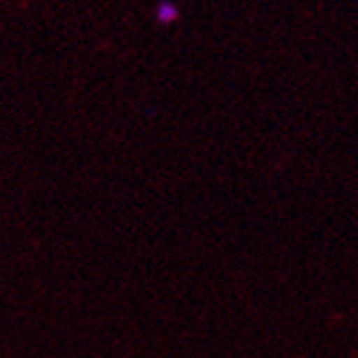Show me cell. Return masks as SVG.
I'll return each mask as SVG.
<instances>
[{
	"label": "cell",
	"instance_id": "1",
	"mask_svg": "<svg viewBox=\"0 0 358 358\" xmlns=\"http://www.w3.org/2000/svg\"><path fill=\"white\" fill-rule=\"evenodd\" d=\"M182 17V9L177 7L175 0H157L153 7V20L157 27H173Z\"/></svg>",
	"mask_w": 358,
	"mask_h": 358
}]
</instances>
